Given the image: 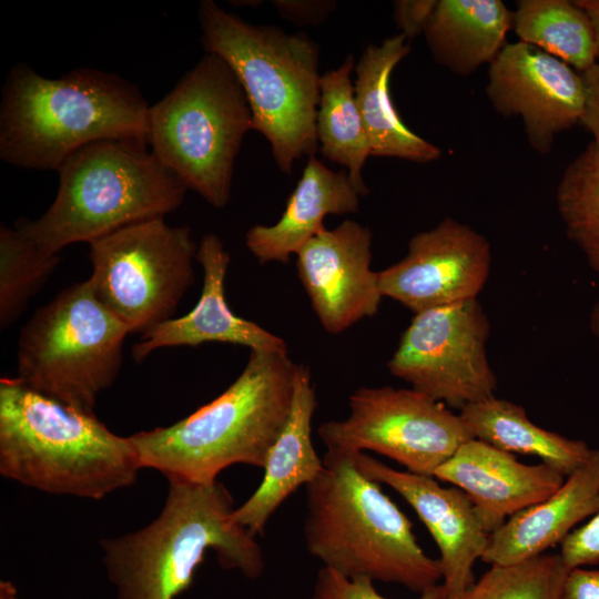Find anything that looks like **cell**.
<instances>
[{"label": "cell", "instance_id": "cell-1", "mask_svg": "<svg viewBox=\"0 0 599 599\" xmlns=\"http://www.w3.org/2000/svg\"><path fill=\"white\" fill-rule=\"evenodd\" d=\"M150 105L122 77L78 68L58 79L13 65L0 103V158L27 170H57L98 141L149 145Z\"/></svg>", "mask_w": 599, "mask_h": 599}, {"label": "cell", "instance_id": "cell-2", "mask_svg": "<svg viewBox=\"0 0 599 599\" xmlns=\"http://www.w3.org/2000/svg\"><path fill=\"white\" fill-rule=\"evenodd\" d=\"M167 481V496L153 521L100 540L116 599H175L193 585L209 550L223 569L260 578L265 569L263 550L256 536L233 518L229 489L219 480Z\"/></svg>", "mask_w": 599, "mask_h": 599}, {"label": "cell", "instance_id": "cell-3", "mask_svg": "<svg viewBox=\"0 0 599 599\" xmlns=\"http://www.w3.org/2000/svg\"><path fill=\"white\" fill-rule=\"evenodd\" d=\"M296 365L288 353L251 351L242 373L212 402L130 436L141 467L200 484L235 464L264 468L292 408Z\"/></svg>", "mask_w": 599, "mask_h": 599}, {"label": "cell", "instance_id": "cell-4", "mask_svg": "<svg viewBox=\"0 0 599 599\" xmlns=\"http://www.w3.org/2000/svg\"><path fill=\"white\" fill-rule=\"evenodd\" d=\"M135 447L83 410L21 379H0V473L52 494L101 499L135 483Z\"/></svg>", "mask_w": 599, "mask_h": 599}, {"label": "cell", "instance_id": "cell-5", "mask_svg": "<svg viewBox=\"0 0 599 599\" xmlns=\"http://www.w3.org/2000/svg\"><path fill=\"white\" fill-rule=\"evenodd\" d=\"M324 469L305 486L304 542L324 567L355 579L398 583L423 593L441 579L409 518L364 476L351 456L325 451Z\"/></svg>", "mask_w": 599, "mask_h": 599}, {"label": "cell", "instance_id": "cell-6", "mask_svg": "<svg viewBox=\"0 0 599 599\" xmlns=\"http://www.w3.org/2000/svg\"><path fill=\"white\" fill-rule=\"evenodd\" d=\"M201 41L238 79L252 112L253 130L268 141L278 169L291 174L303 155L318 149L319 49L305 33L255 26L212 0L199 6Z\"/></svg>", "mask_w": 599, "mask_h": 599}, {"label": "cell", "instance_id": "cell-7", "mask_svg": "<svg viewBox=\"0 0 599 599\" xmlns=\"http://www.w3.org/2000/svg\"><path fill=\"white\" fill-rule=\"evenodd\" d=\"M59 187L38 219L20 217L14 227L43 252L59 255L68 245L91 243L126 225L164 217L189 190L146 144L104 140L88 144L58 169Z\"/></svg>", "mask_w": 599, "mask_h": 599}, {"label": "cell", "instance_id": "cell-8", "mask_svg": "<svg viewBox=\"0 0 599 599\" xmlns=\"http://www.w3.org/2000/svg\"><path fill=\"white\" fill-rule=\"evenodd\" d=\"M253 130L245 92L231 67L206 52L150 106L152 153L215 209L230 201L235 160Z\"/></svg>", "mask_w": 599, "mask_h": 599}, {"label": "cell", "instance_id": "cell-9", "mask_svg": "<svg viewBox=\"0 0 599 599\" xmlns=\"http://www.w3.org/2000/svg\"><path fill=\"white\" fill-rule=\"evenodd\" d=\"M130 328L97 296L90 278L61 291L22 327L18 378L67 405L93 412L122 365Z\"/></svg>", "mask_w": 599, "mask_h": 599}, {"label": "cell", "instance_id": "cell-10", "mask_svg": "<svg viewBox=\"0 0 599 599\" xmlns=\"http://www.w3.org/2000/svg\"><path fill=\"white\" fill-rule=\"evenodd\" d=\"M89 245L94 292L131 333L172 318L195 281L192 230L164 217L126 225Z\"/></svg>", "mask_w": 599, "mask_h": 599}, {"label": "cell", "instance_id": "cell-11", "mask_svg": "<svg viewBox=\"0 0 599 599\" xmlns=\"http://www.w3.org/2000/svg\"><path fill=\"white\" fill-rule=\"evenodd\" d=\"M346 418L322 423L326 451L386 456L407 471L433 476L466 441L474 439L461 417L413 388L359 387L348 398Z\"/></svg>", "mask_w": 599, "mask_h": 599}, {"label": "cell", "instance_id": "cell-12", "mask_svg": "<svg viewBox=\"0 0 599 599\" xmlns=\"http://www.w3.org/2000/svg\"><path fill=\"white\" fill-rule=\"evenodd\" d=\"M490 324L477 298L414 314L387 363L413 389L451 408L494 396Z\"/></svg>", "mask_w": 599, "mask_h": 599}, {"label": "cell", "instance_id": "cell-13", "mask_svg": "<svg viewBox=\"0 0 599 599\" xmlns=\"http://www.w3.org/2000/svg\"><path fill=\"white\" fill-rule=\"evenodd\" d=\"M491 265L488 240L473 227L446 217L417 233L404 258L378 272L384 297L414 314L477 298Z\"/></svg>", "mask_w": 599, "mask_h": 599}, {"label": "cell", "instance_id": "cell-14", "mask_svg": "<svg viewBox=\"0 0 599 599\" xmlns=\"http://www.w3.org/2000/svg\"><path fill=\"white\" fill-rule=\"evenodd\" d=\"M486 95L497 113L521 119L530 148L541 155L581 121L585 106L581 73L522 41L507 43L489 64Z\"/></svg>", "mask_w": 599, "mask_h": 599}, {"label": "cell", "instance_id": "cell-15", "mask_svg": "<svg viewBox=\"0 0 599 599\" xmlns=\"http://www.w3.org/2000/svg\"><path fill=\"white\" fill-rule=\"evenodd\" d=\"M373 234L345 220L323 229L296 253V268L324 329L339 334L374 316L382 303L378 272L370 268Z\"/></svg>", "mask_w": 599, "mask_h": 599}, {"label": "cell", "instance_id": "cell-16", "mask_svg": "<svg viewBox=\"0 0 599 599\" xmlns=\"http://www.w3.org/2000/svg\"><path fill=\"white\" fill-rule=\"evenodd\" d=\"M366 477L387 485L416 511L439 551L445 596H455L475 583L474 565L489 538L468 496L455 486L444 487L433 476L389 467L359 453L351 456Z\"/></svg>", "mask_w": 599, "mask_h": 599}, {"label": "cell", "instance_id": "cell-17", "mask_svg": "<svg viewBox=\"0 0 599 599\" xmlns=\"http://www.w3.org/2000/svg\"><path fill=\"white\" fill-rule=\"evenodd\" d=\"M434 477L468 496L489 535L511 516L555 494L566 480L545 463L522 464L514 454L475 438L464 443Z\"/></svg>", "mask_w": 599, "mask_h": 599}, {"label": "cell", "instance_id": "cell-18", "mask_svg": "<svg viewBox=\"0 0 599 599\" xmlns=\"http://www.w3.org/2000/svg\"><path fill=\"white\" fill-rule=\"evenodd\" d=\"M196 261L203 268V288L191 312L172 317L142 334L132 348L136 363L163 347L199 346L219 342L248 347L251 351L288 353L285 341L258 324L242 318L230 308L224 282L230 254L215 234H205L197 245Z\"/></svg>", "mask_w": 599, "mask_h": 599}, {"label": "cell", "instance_id": "cell-19", "mask_svg": "<svg viewBox=\"0 0 599 599\" xmlns=\"http://www.w3.org/2000/svg\"><path fill=\"white\" fill-rule=\"evenodd\" d=\"M599 511V448L545 500L511 516L489 535L481 560L491 566L527 561L557 545Z\"/></svg>", "mask_w": 599, "mask_h": 599}, {"label": "cell", "instance_id": "cell-20", "mask_svg": "<svg viewBox=\"0 0 599 599\" xmlns=\"http://www.w3.org/2000/svg\"><path fill=\"white\" fill-rule=\"evenodd\" d=\"M316 407L311 372L307 366L297 364L292 408L268 453L263 479L233 512L235 521L254 536L263 535L267 521L281 505L324 469L323 459L312 441V419Z\"/></svg>", "mask_w": 599, "mask_h": 599}, {"label": "cell", "instance_id": "cell-21", "mask_svg": "<svg viewBox=\"0 0 599 599\" xmlns=\"http://www.w3.org/2000/svg\"><path fill=\"white\" fill-rule=\"evenodd\" d=\"M359 196L347 170L333 171L309 156L281 219L273 225L252 226L245 235L246 246L261 264H286L325 227L327 214L358 212Z\"/></svg>", "mask_w": 599, "mask_h": 599}, {"label": "cell", "instance_id": "cell-22", "mask_svg": "<svg viewBox=\"0 0 599 599\" xmlns=\"http://www.w3.org/2000/svg\"><path fill=\"white\" fill-rule=\"evenodd\" d=\"M407 40L406 35L397 33L379 45L365 48L355 65V99L368 138L370 156L428 163L438 160L441 151L403 122L390 94L392 72L410 52Z\"/></svg>", "mask_w": 599, "mask_h": 599}, {"label": "cell", "instance_id": "cell-23", "mask_svg": "<svg viewBox=\"0 0 599 599\" xmlns=\"http://www.w3.org/2000/svg\"><path fill=\"white\" fill-rule=\"evenodd\" d=\"M512 23L500 0H438L423 33L437 63L467 77L497 58Z\"/></svg>", "mask_w": 599, "mask_h": 599}, {"label": "cell", "instance_id": "cell-24", "mask_svg": "<svg viewBox=\"0 0 599 599\" xmlns=\"http://www.w3.org/2000/svg\"><path fill=\"white\" fill-rule=\"evenodd\" d=\"M459 416L473 438L511 454L536 456L565 477L581 467L593 449L583 440L539 427L522 406L495 396L465 406Z\"/></svg>", "mask_w": 599, "mask_h": 599}, {"label": "cell", "instance_id": "cell-25", "mask_svg": "<svg viewBox=\"0 0 599 599\" xmlns=\"http://www.w3.org/2000/svg\"><path fill=\"white\" fill-rule=\"evenodd\" d=\"M354 68V57L348 55L337 69L322 75L316 128L322 155L345 166L354 187L364 196L369 192L363 167L370 146L351 80Z\"/></svg>", "mask_w": 599, "mask_h": 599}, {"label": "cell", "instance_id": "cell-26", "mask_svg": "<svg viewBox=\"0 0 599 599\" xmlns=\"http://www.w3.org/2000/svg\"><path fill=\"white\" fill-rule=\"evenodd\" d=\"M512 28L519 41L560 59L580 73L598 61L592 24L576 1L519 0Z\"/></svg>", "mask_w": 599, "mask_h": 599}, {"label": "cell", "instance_id": "cell-27", "mask_svg": "<svg viewBox=\"0 0 599 599\" xmlns=\"http://www.w3.org/2000/svg\"><path fill=\"white\" fill-rule=\"evenodd\" d=\"M556 203L568 237L599 274V146L590 143L567 165Z\"/></svg>", "mask_w": 599, "mask_h": 599}, {"label": "cell", "instance_id": "cell-28", "mask_svg": "<svg viewBox=\"0 0 599 599\" xmlns=\"http://www.w3.org/2000/svg\"><path fill=\"white\" fill-rule=\"evenodd\" d=\"M60 262L40 250L17 227L0 229V327L6 329L26 309Z\"/></svg>", "mask_w": 599, "mask_h": 599}, {"label": "cell", "instance_id": "cell-29", "mask_svg": "<svg viewBox=\"0 0 599 599\" xmlns=\"http://www.w3.org/2000/svg\"><path fill=\"white\" fill-rule=\"evenodd\" d=\"M570 569L561 556L540 555L510 566H491L473 586L444 599H560Z\"/></svg>", "mask_w": 599, "mask_h": 599}, {"label": "cell", "instance_id": "cell-30", "mask_svg": "<svg viewBox=\"0 0 599 599\" xmlns=\"http://www.w3.org/2000/svg\"><path fill=\"white\" fill-rule=\"evenodd\" d=\"M445 590L438 585L416 599H444ZM309 599H388L375 589L374 581L367 578H348L322 566L315 577Z\"/></svg>", "mask_w": 599, "mask_h": 599}, {"label": "cell", "instance_id": "cell-31", "mask_svg": "<svg viewBox=\"0 0 599 599\" xmlns=\"http://www.w3.org/2000/svg\"><path fill=\"white\" fill-rule=\"evenodd\" d=\"M559 555L570 570L599 565V511L564 539Z\"/></svg>", "mask_w": 599, "mask_h": 599}, {"label": "cell", "instance_id": "cell-32", "mask_svg": "<svg viewBox=\"0 0 599 599\" xmlns=\"http://www.w3.org/2000/svg\"><path fill=\"white\" fill-rule=\"evenodd\" d=\"M280 16L296 26H317L334 11L335 1L327 0H274Z\"/></svg>", "mask_w": 599, "mask_h": 599}, {"label": "cell", "instance_id": "cell-33", "mask_svg": "<svg viewBox=\"0 0 599 599\" xmlns=\"http://www.w3.org/2000/svg\"><path fill=\"white\" fill-rule=\"evenodd\" d=\"M438 0H399L394 4V18L400 33L410 39L424 32Z\"/></svg>", "mask_w": 599, "mask_h": 599}, {"label": "cell", "instance_id": "cell-34", "mask_svg": "<svg viewBox=\"0 0 599 599\" xmlns=\"http://www.w3.org/2000/svg\"><path fill=\"white\" fill-rule=\"evenodd\" d=\"M585 88V106L581 123L599 146V61L581 73Z\"/></svg>", "mask_w": 599, "mask_h": 599}, {"label": "cell", "instance_id": "cell-35", "mask_svg": "<svg viewBox=\"0 0 599 599\" xmlns=\"http://www.w3.org/2000/svg\"><path fill=\"white\" fill-rule=\"evenodd\" d=\"M560 599H599V569L570 570Z\"/></svg>", "mask_w": 599, "mask_h": 599}, {"label": "cell", "instance_id": "cell-36", "mask_svg": "<svg viewBox=\"0 0 599 599\" xmlns=\"http://www.w3.org/2000/svg\"><path fill=\"white\" fill-rule=\"evenodd\" d=\"M576 3L587 13L592 24L599 61V0H579Z\"/></svg>", "mask_w": 599, "mask_h": 599}, {"label": "cell", "instance_id": "cell-37", "mask_svg": "<svg viewBox=\"0 0 599 599\" xmlns=\"http://www.w3.org/2000/svg\"><path fill=\"white\" fill-rule=\"evenodd\" d=\"M0 599H18L17 588L11 581H0Z\"/></svg>", "mask_w": 599, "mask_h": 599}, {"label": "cell", "instance_id": "cell-38", "mask_svg": "<svg viewBox=\"0 0 599 599\" xmlns=\"http://www.w3.org/2000/svg\"><path fill=\"white\" fill-rule=\"evenodd\" d=\"M589 326L593 336L599 341V301L592 306Z\"/></svg>", "mask_w": 599, "mask_h": 599}]
</instances>
